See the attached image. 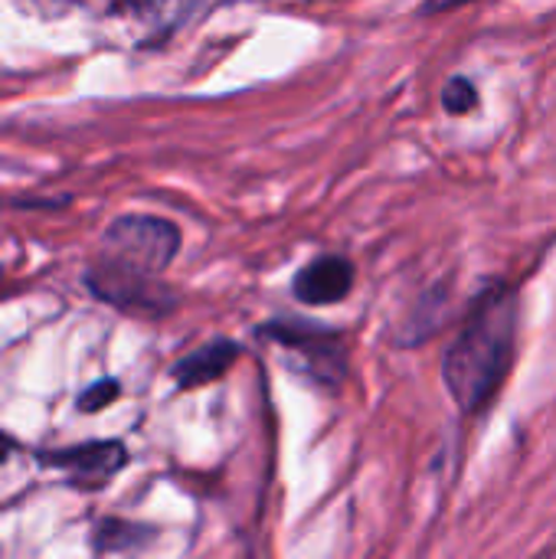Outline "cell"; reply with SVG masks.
I'll list each match as a JSON object with an SVG mask.
<instances>
[{
	"instance_id": "277c9868",
	"label": "cell",
	"mask_w": 556,
	"mask_h": 559,
	"mask_svg": "<svg viewBox=\"0 0 556 559\" xmlns=\"http://www.w3.org/2000/svg\"><path fill=\"white\" fill-rule=\"evenodd\" d=\"M88 285L102 301H111L125 311L151 314V318L170 311V305H174V298L164 285H157L154 278H141V275H118V272L92 269Z\"/></svg>"
},
{
	"instance_id": "30bf717a",
	"label": "cell",
	"mask_w": 556,
	"mask_h": 559,
	"mask_svg": "<svg viewBox=\"0 0 556 559\" xmlns=\"http://www.w3.org/2000/svg\"><path fill=\"white\" fill-rule=\"evenodd\" d=\"M465 3H472V0H426L423 10H426V13H439V10H459V7H465Z\"/></svg>"
},
{
	"instance_id": "6da1fadb",
	"label": "cell",
	"mask_w": 556,
	"mask_h": 559,
	"mask_svg": "<svg viewBox=\"0 0 556 559\" xmlns=\"http://www.w3.org/2000/svg\"><path fill=\"white\" fill-rule=\"evenodd\" d=\"M518 344V298L508 288L488 292L469 314L446 357V386L465 413L485 409L501 390Z\"/></svg>"
},
{
	"instance_id": "3957f363",
	"label": "cell",
	"mask_w": 556,
	"mask_h": 559,
	"mask_svg": "<svg viewBox=\"0 0 556 559\" xmlns=\"http://www.w3.org/2000/svg\"><path fill=\"white\" fill-rule=\"evenodd\" d=\"M39 462H46L49 468H59L79 488H102L108 485V478H115L125 468L128 455H125V445L118 442H88V445L49 452Z\"/></svg>"
},
{
	"instance_id": "8fae6325",
	"label": "cell",
	"mask_w": 556,
	"mask_h": 559,
	"mask_svg": "<svg viewBox=\"0 0 556 559\" xmlns=\"http://www.w3.org/2000/svg\"><path fill=\"white\" fill-rule=\"evenodd\" d=\"M7 455H10V442H7V439L0 436V465L7 462Z\"/></svg>"
},
{
	"instance_id": "8992f818",
	"label": "cell",
	"mask_w": 556,
	"mask_h": 559,
	"mask_svg": "<svg viewBox=\"0 0 556 559\" xmlns=\"http://www.w3.org/2000/svg\"><path fill=\"white\" fill-rule=\"evenodd\" d=\"M236 357H239V350H236V344H229V341L206 344V347H200L197 354L184 357V360L174 367V380H177V386H187V390L203 386V383H210V380H220V377L236 364Z\"/></svg>"
},
{
	"instance_id": "5b68a950",
	"label": "cell",
	"mask_w": 556,
	"mask_h": 559,
	"mask_svg": "<svg viewBox=\"0 0 556 559\" xmlns=\"http://www.w3.org/2000/svg\"><path fill=\"white\" fill-rule=\"evenodd\" d=\"M354 288V265L341 255H321L308 262L295 278V298L305 305H334Z\"/></svg>"
},
{
	"instance_id": "52a82bcc",
	"label": "cell",
	"mask_w": 556,
	"mask_h": 559,
	"mask_svg": "<svg viewBox=\"0 0 556 559\" xmlns=\"http://www.w3.org/2000/svg\"><path fill=\"white\" fill-rule=\"evenodd\" d=\"M128 7L151 23H174L193 7V0H128Z\"/></svg>"
},
{
	"instance_id": "ba28073f",
	"label": "cell",
	"mask_w": 556,
	"mask_h": 559,
	"mask_svg": "<svg viewBox=\"0 0 556 559\" xmlns=\"http://www.w3.org/2000/svg\"><path fill=\"white\" fill-rule=\"evenodd\" d=\"M442 102H446V108H449L452 115H465V111H472V108H475L478 92H475V85H472L469 79H452V82L446 85Z\"/></svg>"
},
{
	"instance_id": "9c48e42d",
	"label": "cell",
	"mask_w": 556,
	"mask_h": 559,
	"mask_svg": "<svg viewBox=\"0 0 556 559\" xmlns=\"http://www.w3.org/2000/svg\"><path fill=\"white\" fill-rule=\"evenodd\" d=\"M118 396V383H111V380H102L98 386H92V390H85L82 393V409H102L108 400H115Z\"/></svg>"
},
{
	"instance_id": "7a4b0ae2",
	"label": "cell",
	"mask_w": 556,
	"mask_h": 559,
	"mask_svg": "<svg viewBox=\"0 0 556 559\" xmlns=\"http://www.w3.org/2000/svg\"><path fill=\"white\" fill-rule=\"evenodd\" d=\"M180 233L167 219L157 216H121L108 226L102 239V255L95 269L118 275L154 278L177 255Z\"/></svg>"
}]
</instances>
